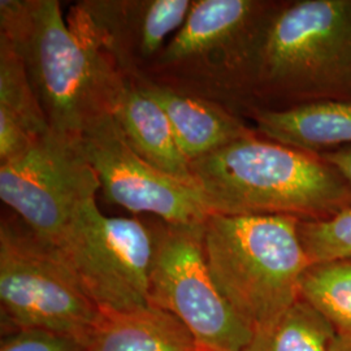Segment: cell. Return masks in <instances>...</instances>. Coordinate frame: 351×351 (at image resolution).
<instances>
[{
  "mask_svg": "<svg viewBox=\"0 0 351 351\" xmlns=\"http://www.w3.org/2000/svg\"><path fill=\"white\" fill-rule=\"evenodd\" d=\"M0 37L19 52L50 128L80 139L111 113L126 75L88 30L65 21L56 0H1Z\"/></svg>",
  "mask_w": 351,
  "mask_h": 351,
  "instance_id": "cell-1",
  "label": "cell"
},
{
  "mask_svg": "<svg viewBox=\"0 0 351 351\" xmlns=\"http://www.w3.org/2000/svg\"><path fill=\"white\" fill-rule=\"evenodd\" d=\"M211 215L324 220L351 208V188L319 155L258 133L190 163Z\"/></svg>",
  "mask_w": 351,
  "mask_h": 351,
  "instance_id": "cell-2",
  "label": "cell"
},
{
  "mask_svg": "<svg viewBox=\"0 0 351 351\" xmlns=\"http://www.w3.org/2000/svg\"><path fill=\"white\" fill-rule=\"evenodd\" d=\"M252 99L254 111L351 101V0L277 1L256 55Z\"/></svg>",
  "mask_w": 351,
  "mask_h": 351,
  "instance_id": "cell-3",
  "label": "cell"
},
{
  "mask_svg": "<svg viewBox=\"0 0 351 351\" xmlns=\"http://www.w3.org/2000/svg\"><path fill=\"white\" fill-rule=\"evenodd\" d=\"M276 3L193 0L184 25L141 77L250 116L256 55Z\"/></svg>",
  "mask_w": 351,
  "mask_h": 351,
  "instance_id": "cell-4",
  "label": "cell"
},
{
  "mask_svg": "<svg viewBox=\"0 0 351 351\" xmlns=\"http://www.w3.org/2000/svg\"><path fill=\"white\" fill-rule=\"evenodd\" d=\"M298 224L300 219L285 215H211L203 226L213 281L254 332L301 298V278L311 261Z\"/></svg>",
  "mask_w": 351,
  "mask_h": 351,
  "instance_id": "cell-5",
  "label": "cell"
},
{
  "mask_svg": "<svg viewBox=\"0 0 351 351\" xmlns=\"http://www.w3.org/2000/svg\"><path fill=\"white\" fill-rule=\"evenodd\" d=\"M1 323L88 341L101 317L59 255L12 215L0 223Z\"/></svg>",
  "mask_w": 351,
  "mask_h": 351,
  "instance_id": "cell-6",
  "label": "cell"
},
{
  "mask_svg": "<svg viewBox=\"0 0 351 351\" xmlns=\"http://www.w3.org/2000/svg\"><path fill=\"white\" fill-rule=\"evenodd\" d=\"M101 313L151 306L154 230L137 217H108L97 199L84 204L51 246Z\"/></svg>",
  "mask_w": 351,
  "mask_h": 351,
  "instance_id": "cell-7",
  "label": "cell"
},
{
  "mask_svg": "<svg viewBox=\"0 0 351 351\" xmlns=\"http://www.w3.org/2000/svg\"><path fill=\"white\" fill-rule=\"evenodd\" d=\"M151 262L150 304L173 315L198 351H245L254 330L213 281L204 256L203 226H176L156 219Z\"/></svg>",
  "mask_w": 351,
  "mask_h": 351,
  "instance_id": "cell-8",
  "label": "cell"
},
{
  "mask_svg": "<svg viewBox=\"0 0 351 351\" xmlns=\"http://www.w3.org/2000/svg\"><path fill=\"white\" fill-rule=\"evenodd\" d=\"M101 182L80 139L50 129L0 163V198L38 239L53 246L75 213L97 199Z\"/></svg>",
  "mask_w": 351,
  "mask_h": 351,
  "instance_id": "cell-9",
  "label": "cell"
},
{
  "mask_svg": "<svg viewBox=\"0 0 351 351\" xmlns=\"http://www.w3.org/2000/svg\"><path fill=\"white\" fill-rule=\"evenodd\" d=\"M80 143L110 203L176 226H203L211 216L198 185L165 175L145 162L111 113L93 119L84 128Z\"/></svg>",
  "mask_w": 351,
  "mask_h": 351,
  "instance_id": "cell-10",
  "label": "cell"
},
{
  "mask_svg": "<svg viewBox=\"0 0 351 351\" xmlns=\"http://www.w3.org/2000/svg\"><path fill=\"white\" fill-rule=\"evenodd\" d=\"M193 0H86L69 19L84 26L117 69L141 77L186 21Z\"/></svg>",
  "mask_w": 351,
  "mask_h": 351,
  "instance_id": "cell-11",
  "label": "cell"
},
{
  "mask_svg": "<svg viewBox=\"0 0 351 351\" xmlns=\"http://www.w3.org/2000/svg\"><path fill=\"white\" fill-rule=\"evenodd\" d=\"M167 113L176 138L189 163L220 150L228 145L256 134L239 113L216 101L132 77Z\"/></svg>",
  "mask_w": 351,
  "mask_h": 351,
  "instance_id": "cell-12",
  "label": "cell"
},
{
  "mask_svg": "<svg viewBox=\"0 0 351 351\" xmlns=\"http://www.w3.org/2000/svg\"><path fill=\"white\" fill-rule=\"evenodd\" d=\"M111 114L128 143L145 162L165 175L195 184L190 163L178 145L167 113L134 78L125 77Z\"/></svg>",
  "mask_w": 351,
  "mask_h": 351,
  "instance_id": "cell-13",
  "label": "cell"
},
{
  "mask_svg": "<svg viewBox=\"0 0 351 351\" xmlns=\"http://www.w3.org/2000/svg\"><path fill=\"white\" fill-rule=\"evenodd\" d=\"M250 117L261 137L295 150L319 155L351 145V101L255 110Z\"/></svg>",
  "mask_w": 351,
  "mask_h": 351,
  "instance_id": "cell-14",
  "label": "cell"
},
{
  "mask_svg": "<svg viewBox=\"0 0 351 351\" xmlns=\"http://www.w3.org/2000/svg\"><path fill=\"white\" fill-rule=\"evenodd\" d=\"M50 129L25 64L0 37V163L24 152Z\"/></svg>",
  "mask_w": 351,
  "mask_h": 351,
  "instance_id": "cell-15",
  "label": "cell"
},
{
  "mask_svg": "<svg viewBox=\"0 0 351 351\" xmlns=\"http://www.w3.org/2000/svg\"><path fill=\"white\" fill-rule=\"evenodd\" d=\"M84 351H198L185 326L149 306L128 313H101Z\"/></svg>",
  "mask_w": 351,
  "mask_h": 351,
  "instance_id": "cell-16",
  "label": "cell"
},
{
  "mask_svg": "<svg viewBox=\"0 0 351 351\" xmlns=\"http://www.w3.org/2000/svg\"><path fill=\"white\" fill-rule=\"evenodd\" d=\"M335 328L300 298L269 326L254 332L245 351H330Z\"/></svg>",
  "mask_w": 351,
  "mask_h": 351,
  "instance_id": "cell-17",
  "label": "cell"
},
{
  "mask_svg": "<svg viewBox=\"0 0 351 351\" xmlns=\"http://www.w3.org/2000/svg\"><path fill=\"white\" fill-rule=\"evenodd\" d=\"M300 295L336 333H351V258L310 264L301 278Z\"/></svg>",
  "mask_w": 351,
  "mask_h": 351,
  "instance_id": "cell-18",
  "label": "cell"
},
{
  "mask_svg": "<svg viewBox=\"0 0 351 351\" xmlns=\"http://www.w3.org/2000/svg\"><path fill=\"white\" fill-rule=\"evenodd\" d=\"M298 233L311 263L351 258V208L324 220H300Z\"/></svg>",
  "mask_w": 351,
  "mask_h": 351,
  "instance_id": "cell-19",
  "label": "cell"
},
{
  "mask_svg": "<svg viewBox=\"0 0 351 351\" xmlns=\"http://www.w3.org/2000/svg\"><path fill=\"white\" fill-rule=\"evenodd\" d=\"M85 342L42 329L13 330L1 339L0 351H84Z\"/></svg>",
  "mask_w": 351,
  "mask_h": 351,
  "instance_id": "cell-20",
  "label": "cell"
},
{
  "mask_svg": "<svg viewBox=\"0 0 351 351\" xmlns=\"http://www.w3.org/2000/svg\"><path fill=\"white\" fill-rule=\"evenodd\" d=\"M319 156L332 165L351 188V145L322 152Z\"/></svg>",
  "mask_w": 351,
  "mask_h": 351,
  "instance_id": "cell-21",
  "label": "cell"
},
{
  "mask_svg": "<svg viewBox=\"0 0 351 351\" xmlns=\"http://www.w3.org/2000/svg\"><path fill=\"white\" fill-rule=\"evenodd\" d=\"M330 351H351V333H336Z\"/></svg>",
  "mask_w": 351,
  "mask_h": 351,
  "instance_id": "cell-22",
  "label": "cell"
}]
</instances>
